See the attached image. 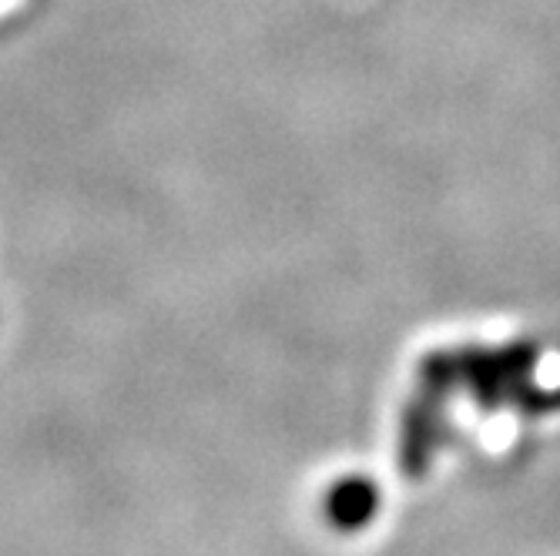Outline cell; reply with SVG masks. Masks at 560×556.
<instances>
[{
	"instance_id": "1",
	"label": "cell",
	"mask_w": 560,
	"mask_h": 556,
	"mask_svg": "<svg viewBox=\"0 0 560 556\" xmlns=\"http://www.w3.org/2000/svg\"><path fill=\"white\" fill-rule=\"evenodd\" d=\"M373 510H376V486L360 480V476L336 483L329 499H326V513H329L332 527H339V530L366 527Z\"/></svg>"
}]
</instances>
